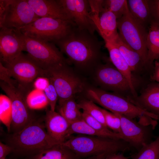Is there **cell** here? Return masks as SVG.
Listing matches in <instances>:
<instances>
[{"label": "cell", "instance_id": "35", "mask_svg": "<svg viewBox=\"0 0 159 159\" xmlns=\"http://www.w3.org/2000/svg\"><path fill=\"white\" fill-rule=\"evenodd\" d=\"M50 83L49 79L44 77H39L37 78L33 83L34 89L44 91Z\"/></svg>", "mask_w": 159, "mask_h": 159}, {"label": "cell", "instance_id": "15", "mask_svg": "<svg viewBox=\"0 0 159 159\" xmlns=\"http://www.w3.org/2000/svg\"><path fill=\"white\" fill-rule=\"evenodd\" d=\"M0 28V60L3 63L14 59L22 52L23 42L19 30Z\"/></svg>", "mask_w": 159, "mask_h": 159}, {"label": "cell", "instance_id": "19", "mask_svg": "<svg viewBox=\"0 0 159 159\" xmlns=\"http://www.w3.org/2000/svg\"><path fill=\"white\" fill-rule=\"evenodd\" d=\"M26 1L35 14L39 17H49L68 20L58 0Z\"/></svg>", "mask_w": 159, "mask_h": 159}, {"label": "cell", "instance_id": "29", "mask_svg": "<svg viewBox=\"0 0 159 159\" xmlns=\"http://www.w3.org/2000/svg\"><path fill=\"white\" fill-rule=\"evenodd\" d=\"M26 102L31 110H38L46 107L49 102L43 91L34 89L28 94Z\"/></svg>", "mask_w": 159, "mask_h": 159}, {"label": "cell", "instance_id": "24", "mask_svg": "<svg viewBox=\"0 0 159 159\" xmlns=\"http://www.w3.org/2000/svg\"><path fill=\"white\" fill-rule=\"evenodd\" d=\"M79 158L68 148L58 144L28 157L26 159H78Z\"/></svg>", "mask_w": 159, "mask_h": 159}, {"label": "cell", "instance_id": "22", "mask_svg": "<svg viewBox=\"0 0 159 159\" xmlns=\"http://www.w3.org/2000/svg\"><path fill=\"white\" fill-rule=\"evenodd\" d=\"M146 44L148 62L150 67H154V61L159 62V24L153 21L148 27Z\"/></svg>", "mask_w": 159, "mask_h": 159}, {"label": "cell", "instance_id": "10", "mask_svg": "<svg viewBox=\"0 0 159 159\" xmlns=\"http://www.w3.org/2000/svg\"><path fill=\"white\" fill-rule=\"evenodd\" d=\"M2 64L11 77L26 88L33 87V82L38 77H45V70L39 66L27 54L22 52L14 59Z\"/></svg>", "mask_w": 159, "mask_h": 159}, {"label": "cell", "instance_id": "25", "mask_svg": "<svg viewBox=\"0 0 159 159\" xmlns=\"http://www.w3.org/2000/svg\"><path fill=\"white\" fill-rule=\"evenodd\" d=\"M80 109L74 97L59 104V113L70 124L82 119Z\"/></svg>", "mask_w": 159, "mask_h": 159}, {"label": "cell", "instance_id": "36", "mask_svg": "<svg viewBox=\"0 0 159 159\" xmlns=\"http://www.w3.org/2000/svg\"><path fill=\"white\" fill-rule=\"evenodd\" d=\"M152 21L159 24V0H149Z\"/></svg>", "mask_w": 159, "mask_h": 159}, {"label": "cell", "instance_id": "4", "mask_svg": "<svg viewBox=\"0 0 159 159\" xmlns=\"http://www.w3.org/2000/svg\"><path fill=\"white\" fill-rule=\"evenodd\" d=\"M0 85L11 102L12 121L9 133L18 132L36 119L26 102L27 96L31 90L16 81L9 84L1 81Z\"/></svg>", "mask_w": 159, "mask_h": 159}, {"label": "cell", "instance_id": "13", "mask_svg": "<svg viewBox=\"0 0 159 159\" xmlns=\"http://www.w3.org/2000/svg\"><path fill=\"white\" fill-rule=\"evenodd\" d=\"M58 0L68 20L78 28L94 33L96 29L88 0Z\"/></svg>", "mask_w": 159, "mask_h": 159}, {"label": "cell", "instance_id": "40", "mask_svg": "<svg viewBox=\"0 0 159 159\" xmlns=\"http://www.w3.org/2000/svg\"><path fill=\"white\" fill-rule=\"evenodd\" d=\"M109 154H110L103 153L97 155L89 157L87 158L86 159H104Z\"/></svg>", "mask_w": 159, "mask_h": 159}, {"label": "cell", "instance_id": "41", "mask_svg": "<svg viewBox=\"0 0 159 159\" xmlns=\"http://www.w3.org/2000/svg\"><path fill=\"white\" fill-rule=\"evenodd\" d=\"M7 159L5 158V159ZM17 159V158H14V159Z\"/></svg>", "mask_w": 159, "mask_h": 159}, {"label": "cell", "instance_id": "17", "mask_svg": "<svg viewBox=\"0 0 159 159\" xmlns=\"http://www.w3.org/2000/svg\"><path fill=\"white\" fill-rule=\"evenodd\" d=\"M44 122L47 132L50 136L59 144L65 141L70 124L61 115L55 111L47 110Z\"/></svg>", "mask_w": 159, "mask_h": 159}, {"label": "cell", "instance_id": "31", "mask_svg": "<svg viewBox=\"0 0 159 159\" xmlns=\"http://www.w3.org/2000/svg\"><path fill=\"white\" fill-rule=\"evenodd\" d=\"M77 105L80 109H82L83 111L86 112L107 127L106 125L102 108L96 105L93 101L90 100H83L77 103Z\"/></svg>", "mask_w": 159, "mask_h": 159}, {"label": "cell", "instance_id": "20", "mask_svg": "<svg viewBox=\"0 0 159 159\" xmlns=\"http://www.w3.org/2000/svg\"><path fill=\"white\" fill-rule=\"evenodd\" d=\"M105 46L109 53L110 62L126 78L129 83L131 93L134 97H136L137 95L134 85V79L132 72L125 60L114 42H105Z\"/></svg>", "mask_w": 159, "mask_h": 159}, {"label": "cell", "instance_id": "32", "mask_svg": "<svg viewBox=\"0 0 159 159\" xmlns=\"http://www.w3.org/2000/svg\"><path fill=\"white\" fill-rule=\"evenodd\" d=\"M0 120L9 133L12 121L11 102L7 96L2 95L0 97Z\"/></svg>", "mask_w": 159, "mask_h": 159}, {"label": "cell", "instance_id": "6", "mask_svg": "<svg viewBox=\"0 0 159 159\" xmlns=\"http://www.w3.org/2000/svg\"><path fill=\"white\" fill-rule=\"evenodd\" d=\"M76 27L72 22L64 19L40 17L19 30L30 38L55 44Z\"/></svg>", "mask_w": 159, "mask_h": 159}, {"label": "cell", "instance_id": "21", "mask_svg": "<svg viewBox=\"0 0 159 159\" xmlns=\"http://www.w3.org/2000/svg\"><path fill=\"white\" fill-rule=\"evenodd\" d=\"M127 1L130 14L139 23L148 29L152 21L149 0Z\"/></svg>", "mask_w": 159, "mask_h": 159}, {"label": "cell", "instance_id": "5", "mask_svg": "<svg viewBox=\"0 0 159 159\" xmlns=\"http://www.w3.org/2000/svg\"><path fill=\"white\" fill-rule=\"evenodd\" d=\"M117 93L96 89H89L87 92L90 100L113 113L133 119L137 117L141 118L146 116L159 120V117L136 105L128 97Z\"/></svg>", "mask_w": 159, "mask_h": 159}, {"label": "cell", "instance_id": "11", "mask_svg": "<svg viewBox=\"0 0 159 159\" xmlns=\"http://www.w3.org/2000/svg\"><path fill=\"white\" fill-rule=\"evenodd\" d=\"M39 18L26 0H7L4 13L0 18V27L19 30Z\"/></svg>", "mask_w": 159, "mask_h": 159}, {"label": "cell", "instance_id": "23", "mask_svg": "<svg viewBox=\"0 0 159 159\" xmlns=\"http://www.w3.org/2000/svg\"><path fill=\"white\" fill-rule=\"evenodd\" d=\"M114 42L119 49L132 72L137 71L147 66L140 55L126 45L119 36Z\"/></svg>", "mask_w": 159, "mask_h": 159}, {"label": "cell", "instance_id": "26", "mask_svg": "<svg viewBox=\"0 0 159 159\" xmlns=\"http://www.w3.org/2000/svg\"><path fill=\"white\" fill-rule=\"evenodd\" d=\"M132 159H159V135L154 141L132 155Z\"/></svg>", "mask_w": 159, "mask_h": 159}, {"label": "cell", "instance_id": "2", "mask_svg": "<svg viewBox=\"0 0 159 159\" xmlns=\"http://www.w3.org/2000/svg\"><path fill=\"white\" fill-rule=\"evenodd\" d=\"M5 142L14 153L28 157L59 144L48 134L44 123L37 119L21 131L7 134Z\"/></svg>", "mask_w": 159, "mask_h": 159}, {"label": "cell", "instance_id": "12", "mask_svg": "<svg viewBox=\"0 0 159 159\" xmlns=\"http://www.w3.org/2000/svg\"><path fill=\"white\" fill-rule=\"evenodd\" d=\"M121 121V134L122 139L137 151L152 141L155 128L122 115L117 113Z\"/></svg>", "mask_w": 159, "mask_h": 159}, {"label": "cell", "instance_id": "14", "mask_svg": "<svg viewBox=\"0 0 159 159\" xmlns=\"http://www.w3.org/2000/svg\"><path fill=\"white\" fill-rule=\"evenodd\" d=\"M96 77L102 86L118 93H131L129 83L124 75L109 62L97 66Z\"/></svg>", "mask_w": 159, "mask_h": 159}, {"label": "cell", "instance_id": "8", "mask_svg": "<svg viewBox=\"0 0 159 159\" xmlns=\"http://www.w3.org/2000/svg\"><path fill=\"white\" fill-rule=\"evenodd\" d=\"M119 35L128 46L137 52L145 63L150 67L148 61L146 41L148 29L137 21L129 11L117 19Z\"/></svg>", "mask_w": 159, "mask_h": 159}, {"label": "cell", "instance_id": "1", "mask_svg": "<svg viewBox=\"0 0 159 159\" xmlns=\"http://www.w3.org/2000/svg\"><path fill=\"white\" fill-rule=\"evenodd\" d=\"M102 44L94 33L76 26L54 44L67 55L68 61L77 67L84 68L99 62Z\"/></svg>", "mask_w": 159, "mask_h": 159}, {"label": "cell", "instance_id": "34", "mask_svg": "<svg viewBox=\"0 0 159 159\" xmlns=\"http://www.w3.org/2000/svg\"><path fill=\"white\" fill-rule=\"evenodd\" d=\"M44 92L48 100L50 110L54 111L58 99L57 92L52 84L50 83Z\"/></svg>", "mask_w": 159, "mask_h": 159}, {"label": "cell", "instance_id": "16", "mask_svg": "<svg viewBox=\"0 0 159 159\" xmlns=\"http://www.w3.org/2000/svg\"><path fill=\"white\" fill-rule=\"evenodd\" d=\"M93 16L96 30L105 42H112L118 37L117 19L113 13L102 5L99 13L93 14Z\"/></svg>", "mask_w": 159, "mask_h": 159}, {"label": "cell", "instance_id": "37", "mask_svg": "<svg viewBox=\"0 0 159 159\" xmlns=\"http://www.w3.org/2000/svg\"><path fill=\"white\" fill-rule=\"evenodd\" d=\"M12 152H13V150L11 147L0 142V159L6 158V156Z\"/></svg>", "mask_w": 159, "mask_h": 159}, {"label": "cell", "instance_id": "30", "mask_svg": "<svg viewBox=\"0 0 159 159\" xmlns=\"http://www.w3.org/2000/svg\"><path fill=\"white\" fill-rule=\"evenodd\" d=\"M102 6L113 13L117 19L129 11L126 0H104Z\"/></svg>", "mask_w": 159, "mask_h": 159}, {"label": "cell", "instance_id": "7", "mask_svg": "<svg viewBox=\"0 0 159 159\" xmlns=\"http://www.w3.org/2000/svg\"><path fill=\"white\" fill-rule=\"evenodd\" d=\"M66 62L58 64L45 70V77L54 86L57 93L59 104L74 97L84 90V83Z\"/></svg>", "mask_w": 159, "mask_h": 159}, {"label": "cell", "instance_id": "9", "mask_svg": "<svg viewBox=\"0 0 159 159\" xmlns=\"http://www.w3.org/2000/svg\"><path fill=\"white\" fill-rule=\"evenodd\" d=\"M22 34V33H21ZM23 51L40 68L46 70L58 64L68 62L54 43L26 36L22 34Z\"/></svg>", "mask_w": 159, "mask_h": 159}, {"label": "cell", "instance_id": "28", "mask_svg": "<svg viewBox=\"0 0 159 159\" xmlns=\"http://www.w3.org/2000/svg\"><path fill=\"white\" fill-rule=\"evenodd\" d=\"M82 119L90 126L102 133L105 137L116 139H122V137L120 133L115 132L109 130L97 120L86 112H82Z\"/></svg>", "mask_w": 159, "mask_h": 159}, {"label": "cell", "instance_id": "39", "mask_svg": "<svg viewBox=\"0 0 159 159\" xmlns=\"http://www.w3.org/2000/svg\"><path fill=\"white\" fill-rule=\"evenodd\" d=\"M129 158L125 156L123 153H117L108 155L104 159H128Z\"/></svg>", "mask_w": 159, "mask_h": 159}, {"label": "cell", "instance_id": "27", "mask_svg": "<svg viewBox=\"0 0 159 159\" xmlns=\"http://www.w3.org/2000/svg\"><path fill=\"white\" fill-rule=\"evenodd\" d=\"M74 133L105 137L102 133L90 126L82 119L70 124L67 138Z\"/></svg>", "mask_w": 159, "mask_h": 159}, {"label": "cell", "instance_id": "38", "mask_svg": "<svg viewBox=\"0 0 159 159\" xmlns=\"http://www.w3.org/2000/svg\"><path fill=\"white\" fill-rule=\"evenodd\" d=\"M151 79L159 83V62L155 60L154 64L153 71Z\"/></svg>", "mask_w": 159, "mask_h": 159}, {"label": "cell", "instance_id": "33", "mask_svg": "<svg viewBox=\"0 0 159 159\" xmlns=\"http://www.w3.org/2000/svg\"><path fill=\"white\" fill-rule=\"evenodd\" d=\"M102 110L107 127L113 132L121 134V121L119 117L117 114L104 109L102 108Z\"/></svg>", "mask_w": 159, "mask_h": 159}, {"label": "cell", "instance_id": "3", "mask_svg": "<svg viewBox=\"0 0 159 159\" xmlns=\"http://www.w3.org/2000/svg\"><path fill=\"white\" fill-rule=\"evenodd\" d=\"M60 144L79 157H88L130 150L131 147L122 139L86 135L70 136Z\"/></svg>", "mask_w": 159, "mask_h": 159}, {"label": "cell", "instance_id": "18", "mask_svg": "<svg viewBox=\"0 0 159 159\" xmlns=\"http://www.w3.org/2000/svg\"><path fill=\"white\" fill-rule=\"evenodd\" d=\"M129 99L136 105L159 117V83H150L139 96Z\"/></svg>", "mask_w": 159, "mask_h": 159}]
</instances>
